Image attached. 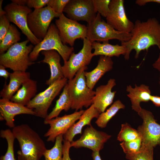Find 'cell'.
<instances>
[{
	"label": "cell",
	"instance_id": "6da1fadb",
	"mask_svg": "<svg viewBox=\"0 0 160 160\" xmlns=\"http://www.w3.org/2000/svg\"><path fill=\"white\" fill-rule=\"evenodd\" d=\"M130 33L131 37L129 41L121 42L127 49L124 56L126 60L129 59L133 50L136 52L135 59L141 51H147L152 46H156L160 50V23L156 18H150L144 22L137 20Z\"/></svg>",
	"mask_w": 160,
	"mask_h": 160
},
{
	"label": "cell",
	"instance_id": "7a4b0ae2",
	"mask_svg": "<svg viewBox=\"0 0 160 160\" xmlns=\"http://www.w3.org/2000/svg\"><path fill=\"white\" fill-rule=\"evenodd\" d=\"M12 132L18 142V160H40L47 149L39 134L27 124L15 126Z\"/></svg>",
	"mask_w": 160,
	"mask_h": 160
},
{
	"label": "cell",
	"instance_id": "3957f363",
	"mask_svg": "<svg viewBox=\"0 0 160 160\" xmlns=\"http://www.w3.org/2000/svg\"><path fill=\"white\" fill-rule=\"evenodd\" d=\"M87 66L81 68L74 77L67 84L69 96L72 103L71 108L76 111L83 107L87 108L92 104L95 91L90 89L86 83L85 71Z\"/></svg>",
	"mask_w": 160,
	"mask_h": 160
},
{
	"label": "cell",
	"instance_id": "277c9868",
	"mask_svg": "<svg viewBox=\"0 0 160 160\" xmlns=\"http://www.w3.org/2000/svg\"><path fill=\"white\" fill-rule=\"evenodd\" d=\"M29 41L27 39L17 43L6 52L0 54V65L13 71H26L29 66L34 63L31 60L29 55L34 47L32 44L27 45Z\"/></svg>",
	"mask_w": 160,
	"mask_h": 160
},
{
	"label": "cell",
	"instance_id": "5b68a950",
	"mask_svg": "<svg viewBox=\"0 0 160 160\" xmlns=\"http://www.w3.org/2000/svg\"><path fill=\"white\" fill-rule=\"evenodd\" d=\"M86 38L91 42L109 41L117 39L121 42H126L131 38V33L117 31L102 19L97 13L95 19L88 23Z\"/></svg>",
	"mask_w": 160,
	"mask_h": 160
},
{
	"label": "cell",
	"instance_id": "8992f818",
	"mask_svg": "<svg viewBox=\"0 0 160 160\" xmlns=\"http://www.w3.org/2000/svg\"><path fill=\"white\" fill-rule=\"evenodd\" d=\"M54 50L61 57L64 62L69 59L74 50V48L64 44L60 38L58 30L54 24L51 23L44 39L35 45L29 55L31 60L33 62L38 58L42 51Z\"/></svg>",
	"mask_w": 160,
	"mask_h": 160
},
{
	"label": "cell",
	"instance_id": "52a82bcc",
	"mask_svg": "<svg viewBox=\"0 0 160 160\" xmlns=\"http://www.w3.org/2000/svg\"><path fill=\"white\" fill-rule=\"evenodd\" d=\"M68 80L64 77L49 85L44 91L36 95L26 106L34 110L36 116L45 119L53 100L67 84Z\"/></svg>",
	"mask_w": 160,
	"mask_h": 160
},
{
	"label": "cell",
	"instance_id": "ba28073f",
	"mask_svg": "<svg viewBox=\"0 0 160 160\" xmlns=\"http://www.w3.org/2000/svg\"><path fill=\"white\" fill-rule=\"evenodd\" d=\"M61 14L56 12L50 7L34 10L27 17L28 28L37 38L42 40L46 36L52 20Z\"/></svg>",
	"mask_w": 160,
	"mask_h": 160
},
{
	"label": "cell",
	"instance_id": "9c48e42d",
	"mask_svg": "<svg viewBox=\"0 0 160 160\" xmlns=\"http://www.w3.org/2000/svg\"><path fill=\"white\" fill-rule=\"evenodd\" d=\"M143 120L137 129L141 138V146L154 148L160 145V124L150 111L142 109L138 113Z\"/></svg>",
	"mask_w": 160,
	"mask_h": 160
},
{
	"label": "cell",
	"instance_id": "30bf717a",
	"mask_svg": "<svg viewBox=\"0 0 160 160\" xmlns=\"http://www.w3.org/2000/svg\"><path fill=\"white\" fill-rule=\"evenodd\" d=\"M55 20V25L63 43L73 47L75 40L86 38L87 27L66 17L63 13Z\"/></svg>",
	"mask_w": 160,
	"mask_h": 160
},
{
	"label": "cell",
	"instance_id": "8fae6325",
	"mask_svg": "<svg viewBox=\"0 0 160 160\" xmlns=\"http://www.w3.org/2000/svg\"><path fill=\"white\" fill-rule=\"evenodd\" d=\"M83 40L82 49L76 54L73 52L62 66L64 76L68 80L73 79L81 68L88 65L94 57L92 42L86 38Z\"/></svg>",
	"mask_w": 160,
	"mask_h": 160
},
{
	"label": "cell",
	"instance_id": "7c38bea8",
	"mask_svg": "<svg viewBox=\"0 0 160 160\" xmlns=\"http://www.w3.org/2000/svg\"><path fill=\"white\" fill-rule=\"evenodd\" d=\"M4 9L10 22L19 28L32 44L36 45L42 40L36 38L28 28L27 17L32 12L31 8L27 6H20L12 2L7 4Z\"/></svg>",
	"mask_w": 160,
	"mask_h": 160
},
{
	"label": "cell",
	"instance_id": "4fadbf2b",
	"mask_svg": "<svg viewBox=\"0 0 160 160\" xmlns=\"http://www.w3.org/2000/svg\"><path fill=\"white\" fill-rule=\"evenodd\" d=\"M124 4V0H111L106 22L117 31L130 33L134 23L127 17Z\"/></svg>",
	"mask_w": 160,
	"mask_h": 160
},
{
	"label": "cell",
	"instance_id": "5bb4252c",
	"mask_svg": "<svg viewBox=\"0 0 160 160\" xmlns=\"http://www.w3.org/2000/svg\"><path fill=\"white\" fill-rule=\"evenodd\" d=\"M84 111L81 110L51 119H44V123L50 126L49 129L44 135V136L47 138V141L54 142L58 136L61 134L64 135L79 119Z\"/></svg>",
	"mask_w": 160,
	"mask_h": 160
},
{
	"label": "cell",
	"instance_id": "9a60e30c",
	"mask_svg": "<svg viewBox=\"0 0 160 160\" xmlns=\"http://www.w3.org/2000/svg\"><path fill=\"white\" fill-rule=\"evenodd\" d=\"M111 137L105 132L97 130L91 125L85 129L79 139L71 143V146L87 148L93 152L100 151Z\"/></svg>",
	"mask_w": 160,
	"mask_h": 160
},
{
	"label": "cell",
	"instance_id": "2e32d148",
	"mask_svg": "<svg viewBox=\"0 0 160 160\" xmlns=\"http://www.w3.org/2000/svg\"><path fill=\"white\" fill-rule=\"evenodd\" d=\"M63 12L71 19L85 21L88 23L92 22L97 15L92 0H70Z\"/></svg>",
	"mask_w": 160,
	"mask_h": 160
},
{
	"label": "cell",
	"instance_id": "e0dca14e",
	"mask_svg": "<svg viewBox=\"0 0 160 160\" xmlns=\"http://www.w3.org/2000/svg\"><path fill=\"white\" fill-rule=\"evenodd\" d=\"M0 120H5L6 125L11 128L15 126L14 117L18 115L27 114L35 116L34 110L26 106L4 98L0 99Z\"/></svg>",
	"mask_w": 160,
	"mask_h": 160
},
{
	"label": "cell",
	"instance_id": "ac0fdd59",
	"mask_svg": "<svg viewBox=\"0 0 160 160\" xmlns=\"http://www.w3.org/2000/svg\"><path fill=\"white\" fill-rule=\"evenodd\" d=\"M116 80L111 79L107 84L98 87L95 90L92 104L100 113L104 112L113 102L116 91H112L116 85Z\"/></svg>",
	"mask_w": 160,
	"mask_h": 160
},
{
	"label": "cell",
	"instance_id": "d6986e66",
	"mask_svg": "<svg viewBox=\"0 0 160 160\" xmlns=\"http://www.w3.org/2000/svg\"><path fill=\"white\" fill-rule=\"evenodd\" d=\"M41 53L44 56V59L39 63L47 64L50 68V76L46 81V84L49 86L56 81L64 78L62 66L60 63V55L56 51H42Z\"/></svg>",
	"mask_w": 160,
	"mask_h": 160
},
{
	"label": "cell",
	"instance_id": "ffe728a7",
	"mask_svg": "<svg viewBox=\"0 0 160 160\" xmlns=\"http://www.w3.org/2000/svg\"><path fill=\"white\" fill-rule=\"evenodd\" d=\"M98 111L92 104L84 111L76 123H75L63 135L64 140L71 143L77 134H81L83 128L85 126L91 125V122L94 118H97L100 114Z\"/></svg>",
	"mask_w": 160,
	"mask_h": 160
},
{
	"label": "cell",
	"instance_id": "44dd1931",
	"mask_svg": "<svg viewBox=\"0 0 160 160\" xmlns=\"http://www.w3.org/2000/svg\"><path fill=\"white\" fill-rule=\"evenodd\" d=\"M113 62L111 57L100 55L96 68L89 72H85L86 83L92 89L99 80L113 68Z\"/></svg>",
	"mask_w": 160,
	"mask_h": 160
},
{
	"label": "cell",
	"instance_id": "7402d4cb",
	"mask_svg": "<svg viewBox=\"0 0 160 160\" xmlns=\"http://www.w3.org/2000/svg\"><path fill=\"white\" fill-rule=\"evenodd\" d=\"M126 91L128 92L127 96L131 101L132 109L137 113L142 109L140 103L150 101L152 95L149 87L144 84H141L139 86L135 84L134 87L130 85H128Z\"/></svg>",
	"mask_w": 160,
	"mask_h": 160
},
{
	"label": "cell",
	"instance_id": "603a6c76",
	"mask_svg": "<svg viewBox=\"0 0 160 160\" xmlns=\"http://www.w3.org/2000/svg\"><path fill=\"white\" fill-rule=\"evenodd\" d=\"M30 74L26 71H14L10 73L8 84H5L0 93L2 98L10 100L25 81L30 79Z\"/></svg>",
	"mask_w": 160,
	"mask_h": 160
},
{
	"label": "cell",
	"instance_id": "cb8c5ba5",
	"mask_svg": "<svg viewBox=\"0 0 160 160\" xmlns=\"http://www.w3.org/2000/svg\"><path fill=\"white\" fill-rule=\"evenodd\" d=\"M37 92V81L30 79L23 83L10 100L26 106L36 95Z\"/></svg>",
	"mask_w": 160,
	"mask_h": 160
},
{
	"label": "cell",
	"instance_id": "d4e9b609",
	"mask_svg": "<svg viewBox=\"0 0 160 160\" xmlns=\"http://www.w3.org/2000/svg\"><path fill=\"white\" fill-rule=\"evenodd\" d=\"M92 49L94 51L93 53L94 56L103 55L112 57L113 56L119 57L121 55L124 56L127 52V49L124 46L121 45H112L109 41H105L101 43L94 41L92 43Z\"/></svg>",
	"mask_w": 160,
	"mask_h": 160
},
{
	"label": "cell",
	"instance_id": "484cf974",
	"mask_svg": "<svg viewBox=\"0 0 160 160\" xmlns=\"http://www.w3.org/2000/svg\"><path fill=\"white\" fill-rule=\"evenodd\" d=\"M71 106L72 103L68 93L66 84L56 101L54 107L44 119L50 120L58 117L62 110L67 111L71 108Z\"/></svg>",
	"mask_w": 160,
	"mask_h": 160
},
{
	"label": "cell",
	"instance_id": "4316f807",
	"mask_svg": "<svg viewBox=\"0 0 160 160\" xmlns=\"http://www.w3.org/2000/svg\"><path fill=\"white\" fill-rule=\"evenodd\" d=\"M125 108V105L120 100H116L105 112L100 114L95 121L96 124L101 128H105L108 121L119 111Z\"/></svg>",
	"mask_w": 160,
	"mask_h": 160
},
{
	"label": "cell",
	"instance_id": "83f0119b",
	"mask_svg": "<svg viewBox=\"0 0 160 160\" xmlns=\"http://www.w3.org/2000/svg\"><path fill=\"white\" fill-rule=\"evenodd\" d=\"M20 35L15 26L11 24L8 31L0 42V54L4 53L9 48L20 41Z\"/></svg>",
	"mask_w": 160,
	"mask_h": 160
},
{
	"label": "cell",
	"instance_id": "f1b7e54d",
	"mask_svg": "<svg viewBox=\"0 0 160 160\" xmlns=\"http://www.w3.org/2000/svg\"><path fill=\"white\" fill-rule=\"evenodd\" d=\"M63 135L61 134L56 138L54 146L51 149H47L43 156L45 160H62L63 153Z\"/></svg>",
	"mask_w": 160,
	"mask_h": 160
},
{
	"label": "cell",
	"instance_id": "f546056e",
	"mask_svg": "<svg viewBox=\"0 0 160 160\" xmlns=\"http://www.w3.org/2000/svg\"><path fill=\"white\" fill-rule=\"evenodd\" d=\"M0 136L7 142V148L5 154L1 156L0 160H16L14 153V142L15 139L12 131L9 129L1 130Z\"/></svg>",
	"mask_w": 160,
	"mask_h": 160
},
{
	"label": "cell",
	"instance_id": "4dcf8cb0",
	"mask_svg": "<svg viewBox=\"0 0 160 160\" xmlns=\"http://www.w3.org/2000/svg\"><path fill=\"white\" fill-rule=\"evenodd\" d=\"M140 137L137 130L127 123L122 124L117 139L120 142H129L135 140Z\"/></svg>",
	"mask_w": 160,
	"mask_h": 160
},
{
	"label": "cell",
	"instance_id": "1f68e13d",
	"mask_svg": "<svg viewBox=\"0 0 160 160\" xmlns=\"http://www.w3.org/2000/svg\"><path fill=\"white\" fill-rule=\"evenodd\" d=\"M153 149V148L141 146L139 152L135 154H126V158L129 160H154Z\"/></svg>",
	"mask_w": 160,
	"mask_h": 160
},
{
	"label": "cell",
	"instance_id": "d6a6232c",
	"mask_svg": "<svg viewBox=\"0 0 160 160\" xmlns=\"http://www.w3.org/2000/svg\"><path fill=\"white\" fill-rule=\"evenodd\" d=\"M142 144L140 137L138 138L130 141L122 142L120 143L124 152L126 154H132L139 152L140 150Z\"/></svg>",
	"mask_w": 160,
	"mask_h": 160
},
{
	"label": "cell",
	"instance_id": "836d02e7",
	"mask_svg": "<svg viewBox=\"0 0 160 160\" xmlns=\"http://www.w3.org/2000/svg\"><path fill=\"white\" fill-rule=\"evenodd\" d=\"M95 12L106 17L109 11L111 0H92Z\"/></svg>",
	"mask_w": 160,
	"mask_h": 160
},
{
	"label": "cell",
	"instance_id": "e575fe53",
	"mask_svg": "<svg viewBox=\"0 0 160 160\" xmlns=\"http://www.w3.org/2000/svg\"><path fill=\"white\" fill-rule=\"evenodd\" d=\"M69 1L70 0H49L47 6L51 7L56 12L61 14Z\"/></svg>",
	"mask_w": 160,
	"mask_h": 160
},
{
	"label": "cell",
	"instance_id": "d590c367",
	"mask_svg": "<svg viewBox=\"0 0 160 160\" xmlns=\"http://www.w3.org/2000/svg\"><path fill=\"white\" fill-rule=\"evenodd\" d=\"M10 21L6 15L0 16V42L8 31L10 25Z\"/></svg>",
	"mask_w": 160,
	"mask_h": 160
},
{
	"label": "cell",
	"instance_id": "8d00e7d4",
	"mask_svg": "<svg viewBox=\"0 0 160 160\" xmlns=\"http://www.w3.org/2000/svg\"><path fill=\"white\" fill-rule=\"evenodd\" d=\"M49 0H27L26 6L29 8L37 9L47 5Z\"/></svg>",
	"mask_w": 160,
	"mask_h": 160
},
{
	"label": "cell",
	"instance_id": "74e56055",
	"mask_svg": "<svg viewBox=\"0 0 160 160\" xmlns=\"http://www.w3.org/2000/svg\"><path fill=\"white\" fill-rule=\"evenodd\" d=\"M70 144L69 142L63 140L62 160H71L69 156V150L71 147Z\"/></svg>",
	"mask_w": 160,
	"mask_h": 160
},
{
	"label": "cell",
	"instance_id": "f35d334b",
	"mask_svg": "<svg viewBox=\"0 0 160 160\" xmlns=\"http://www.w3.org/2000/svg\"><path fill=\"white\" fill-rule=\"evenodd\" d=\"M150 2H154L160 4V0H137L135 3L136 4L140 6H144L147 3Z\"/></svg>",
	"mask_w": 160,
	"mask_h": 160
},
{
	"label": "cell",
	"instance_id": "ab89813d",
	"mask_svg": "<svg viewBox=\"0 0 160 160\" xmlns=\"http://www.w3.org/2000/svg\"><path fill=\"white\" fill-rule=\"evenodd\" d=\"M5 67L0 65V76L4 77L6 80L9 77L10 73L8 72L5 69Z\"/></svg>",
	"mask_w": 160,
	"mask_h": 160
},
{
	"label": "cell",
	"instance_id": "60d3db41",
	"mask_svg": "<svg viewBox=\"0 0 160 160\" xmlns=\"http://www.w3.org/2000/svg\"><path fill=\"white\" fill-rule=\"evenodd\" d=\"M150 101L156 106L160 107V96L151 95Z\"/></svg>",
	"mask_w": 160,
	"mask_h": 160
},
{
	"label": "cell",
	"instance_id": "b9f144b4",
	"mask_svg": "<svg viewBox=\"0 0 160 160\" xmlns=\"http://www.w3.org/2000/svg\"><path fill=\"white\" fill-rule=\"evenodd\" d=\"M152 66L154 68L158 71L160 73V53L157 59L153 63Z\"/></svg>",
	"mask_w": 160,
	"mask_h": 160
},
{
	"label": "cell",
	"instance_id": "7bdbcfd3",
	"mask_svg": "<svg viewBox=\"0 0 160 160\" xmlns=\"http://www.w3.org/2000/svg\"><path fill=\"white\" fill-rule=\"evenodd\" d=\"M12 2L20 6H26L27 0H11Z\"/></svg>",
	"mask_w": 160,
	"mask_h": 160
},
{
	"label": "cell",
	"instance_id": "ee69618b",
	"mask_svg": "<svg viewBox=\"0 0 160 160\" xmlns=\"http://www.w3.org/2000/svg\"><path fill=\"white\" fill-rule=\"evenodd\" d=\"M99 151L92 152V156L93 160H102L100 157Z\"/></svg>",
	"mask_w": 160,
	"mask_h": 160
},
{
	"label": "cell",
	"instance_id": "f6af8a7d",
	"mask_svg": "<svg viewBox=\"0 0 160 160\" xmlns=\"http://www.w3.org/2000/svg\"><path fill=\"white\" fill-rule=\"evenodd\" d=\"M3 0H0V16L4 15H6V13L5 10H3L2 5Z\"/></svg>",
	"mask_w": 160,
	"mask_h": 160
},
{
	"label": "cell",
	"instance_id": "bcb514c9",
	"mask_svg": "<svg viewBox=\"0 0 160 160\" xmlns=\"http://www.w3.org/2000/svg\"><path fill=\"white\" fill-rule=\"evenodd\" d=\"M159 86L160 87V73L159 76Z\"/></svg>",
	"mask_w": 160,
	"mask_h": 160
}]
</instances>
